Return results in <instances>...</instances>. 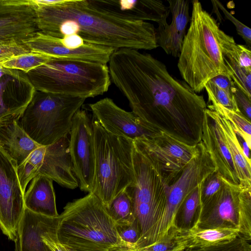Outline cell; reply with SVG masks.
Returning <instances> with one entry per match:
<instances>
[{
	"instance_id": "6da1fadb",
	"label": "cell",
	"mask_w": 251,
	"mask_h": 251,
	"mask_svg": "<svg viewBox=\"0 0 251 251\" xmlns=\"http://www.w3.org/2000/svg\"><path fill=\"white\" fill-rule=\"evenodd\" d=\"M108 63L111 81L148 126L189 145L201 141L204 99L170 74L165 64L129 48L115 50Z\"/></svg>"
},
{
	"instance_id": "7a4b0ae2",
	"label": "cell",
	"mask_w": 251,
	"mask_h": 251,
	"mask_svg": "<svg viewBox=\"0 0 251 251\" xmlns=\"http://www.w3.org/2000/svg\"><path fill=\"white\" fill-rule=\"evenodd\" d=\"M39 31L62 38L77 35L85 43L114 49L157 48L155 28L131 20L105 5L102 0H31Z\"/></svg>"
},
{
	"instance_id": "3957f363",
	"label": "cell",
	"mask_w": 251,
	"mask_h": 251,
	"mask_svg": "<svg viewBox=\"0 0 251 251\" xmlns=\"http://www.w3.org/2000/svg\"><path fill=\"white\" fill-rule=\"evenodd\" d=\"M57 238L75 251H137L121 240L106 208L92 193L64 207L59 215Z\"/></svg>"
},
{
	"instance_id": "277c9868",
	"label": "cell",
	"mask_w": 251,
	"mask_h": 251,
	"mask_svg": "<svg viewBox=\"0 0 251 251\" xmlns=\"http://www.w3.org/2000/svg\"><path fill=\"white\" fill-rule=\"evenodd\" d=\"M184 37L177 62L184 81L196 93L201 92L214 76L229 72L220 41L217 20L205 10L198 0L192 1V12Z\"/></svg>"
},
{
	"instance_id": "5b68a950",
	"label": "cell",
	"mask_w": 251,
	"mask_h": 251,
	"mask_svg": "<svg viewBox=\"0 0 251 251\" xmlns=\"http://www.w3.org/2000/svg\"><path fill=\"white\" fill-rule=\"evenodd\" d=\"M26 74L35 91L85 99L103 94L111 82L107 64L94 62L53 60Z\"/></svg>"
},
{
	"instance_id": "8992f818",
	"label": "cell",
	"mask_w": 251,
	"mask_h": 251,
	"mask_svg": "<svg viewBox=\"0 0 251 251\" xmlns=\"http://www.w3.org/2000/svg\"><path fill=\"white\" fill-rule=\"evenodd\" d=\"M95 184L93 193L108 208L134 180L133 141L106 131L94 118Z\"/></svg>"
},
{
	"instance_id": "52a82bcc",
	"label": "cell",
	"mask_w": 251,
	"mask_h": 251,
	"mask_svg": "<svg viewBox=\"0 0 251 251\" xmlns=\"http://www.w3.org/2000/svg\"><path fill=\"white\" fill-rule=\"evenodd\" d=\"M85 99L35 91L18 123L35 142L47 146L69 134Z\"/></svg>"
},
{
	"instance_id": "ba28073f",
	"label": "cell",
	"mask_w": 251,
	"mask_h": 251,
	"mask_svg": "<svg viewBox=\"0 0 251 251\" xmlns=\"http://www.w3.org/2000/svg\"><path fill=\"white\" fill-rule=\"evenodd\" d=\"M171 186L198 154L199 143L189 145L159 131L133 141Z\"/></svg>"
},
{
	"instance_id": "9c48e42d",
	"label": "cell",
	"mask_w": 251,
	"mask_h": 251,
	"mask_svg": "<svg viewBox=\"0 0 251 251\" xmlns=\"http://www.w3.org/2000/svg\"><path fill=\"white\" fill-rule=\"evenodd\" d=\"M70 151L81 190L93 193L95 184V146L93 120L86 111L75 114L69 132Z\"/></svg>"
},
{
	"instance_id": "30bf717a",
	"label": "cell",
	"mask_w": 251,
	"mask_h": 251,
	"mask_svg": "<svg viewBox=\"0 0 251 251\" xmlns=\"http://www.w3.org/2000/svg\"><path fill=\"white\" fill-rule=\"evenodd\" d=\"M17 166L0 147V229L15 241L25 209Z\"/></svg>"
},
{
	"instance_id": "8fae6325",
	"label": "cell",
	"mask_w": 251,
	"mask_h": 251,
	"mask_svg": "<svg viewBox=\"0 0 251 251\" xmlns=\"http://www.w3.org/2000/svg\"><path fill=\"white\" fill-rule=\"evenodd\" d=\"M88 106L94 118L109 133L132 141L158 132L148 126L132 111L118 106L110 98H105Z\"/></svg>"
},
{
	"instance_id": "7c38bea8",
	"label": "cell",
	"mask_w": 251,
	"mask_h": 251,
	"mask_svg": "<svg viewBox=\"0 0 251 251\" xmlns=\"http://www.w3.org/2000/svg\"><path fill=\"white\" fill-rule=\"evenodd\" d=\"M30 51L43 54L57 60H74L108 63L114 49L85 43L72 49L64 46L59 38L37 32L32 37L22 42Z\"/></svg>"
},
{
	"instance_id": "4fadbf2b",
	"label": "cell",
	"mask_w": 251,
	"mask_h": 251,
	"mask_svg": "<svg viewBox=\"0 0 251 251\" xmlns=\"http://www.w3.org/2000/svg\"><path fill=\"white\" fill-rule=\"evenodd\" d=\"M38 31L31 0H0V44L22 42Z\"/></svg>"
},
{
	"instance_id": "5bb4252c",
	"label": "cell",
	"mask_w": 251,
	"mask_h": 251,
	"mask_svg": "<svg viewBox=\"0 0 251 251\" xmlns=\"http://www.w3.org/2000/svg\"><path fill=\"white\" fill-rule=\"evenodd\" d=\"M251 187L233 184L224 179L221 190L206 204L200 207L201 214L207 218V228L237 226L238 212L241 201Z\"/></svg>"
},
{
	"instance_id": "9a60e30c",
	"label": "cell",
	"mask_w": 251,
	"mask_h": 251,
	"mask_svg": "<svg viewBox=\"0 0 251 251\" xmlns=\"http://www.w3.org/2000/svg\"><path fill=\"white\" fill-rule=\"evenodd\" d=\"M59 215L50 217L25 208L20 222L15 242V251H52L47 244L57 234Z\"/></svg>"
},
{
	"instance_id": "2e32d148",
	"label": "cell",
	"mask_w": 251,
	"mask_h": 251,
	"mask_svg": "<svg viewBox=\"0 0 251 251\" xmlns=\"http://www.w3.org/2000/svg\"><path fill=\"white\" fill-rule=\"evenodd\" d=\"M201 141L221 176L233 184H239L234 163L223 132L207 108L202 122Z\"/></svg>"
},
{
	"instance_id": "e0dca14e",
	"label": "cell",
	"mask_w": 251,
	"mask_h": 251,
	"mask_svg": "<svg viewBox=\"0 0 251 251\" xmlns=\"http://www.w3.org/2000/svg\"><path fill=\"white\" fill-rule=\"evenodd\" d=\"M38 174L43 175L67 188L74 189L78 186L74 171L68 135L46 146L43 163Z\"/></svg>"
},
{
	"instance_id": "ac0fdd59",
	"label": "cell",
	"mask_w": 251,
	"mask_h": 251,
	"mask_svg": "<svg viewBox=\"0 0 251 251\" xmlns=\"http://www.w3.org/2000/svg\"><path fill=\"white\" fill-rule=\"evenodd\" d=\"M237 226L200 227L197 224L190 229L180 231V237L187 250H202L230 243L239 236Z\"/></svg>"
},
{
	"instance_id": "d6986e66",
	"label": "cell",
	"mask_w": 251,
	"mask_h": 251,
	"mask_svg": "<svg viewBox=\"0 0 251 251\" xmlns=\"http://www.w3.org/2000/svg\"><path fill=\"white\" fill-rule=\"evenodd\" d=\"M40 145L14 120L0 125V147L17 167Z\"/></svg>"
},
{
	"instance_id": "ffe728a7",
	"label": "cell",
	"mask_w": 251,
	"mask_h": 251,
	"mask_svg": "<svg viewBox=\"0 0 251 251\" xmlns=\"http://www.w3.org/2000/svg\"><path fill=\"white\" fill-rule=\"evenodd\" d=\"M107 5L117 13L128 19L159 23L167 20L168 7L159 0H106Z\"/></svg>"
},
{
	"instance_id": "44dd1931",
	"label": "cell",
	"mask_w": 251,
	"mask_h": 251,
	"mask_svg": "<svg viewBox=\"0 0 251 251\" xmlns=\"http://www.w3.org/2000/svg\"><path fill=\"white\" fill-rule=\"evenodd\" d=\"M52 181L51 179L42 174L35 176L24 194L25 208L37 214L57 217L59 214Z\"/></svg>"
},
{
	"instance_id": "7402d4cb",
	"label": "cell",
	"mask_w": 251,
	"mask_h": 251,
	"mask_svg": "<svg viewBox=\"0 0 251 251\" xmlns=\"http://www.w3.org/2000/svg\"><path fill=\"white\" fill-rule=\"evenodd\" d=\"M208 109L218 123L225 138L236 170L239 183L251 187V165L245 158L236 134L230 122L220 112Z\"/></svg>"
},
{
	"instance_id": "603a6c76",
	"label": "cell",
	"mask_w": 251,
	"mask_h": 251,
	"mask_svg": "<svg viewBox=\"0 0 251 251\" xmlns=\"http://www.w3.org/2000/svg\"><path fill=\"white\" fill-rule=\"evenodd\" d=\"M158 25V27L155 28L158 47L162 48L168 54L179 57L184 36L169 25L167 20L159 23Z\"/></svg>"
},
{
	"instance_id": "cb8c5ba5",
	"label": "cell",
	"mask_w": 251,
	"mask_h": 251,
	"mask_svg": "<svg viewBox=\"0 0 251 251\" xmlns=\"http://www.w3.org/2000/svg\"><path fill=\"white\" fill-rule=\"evenodd\" d=\"M53 60H57L43 54L30 51L11 57L0 62V65L7 69L20 70L27 74Z\"/></svg>"
},
{
	"instance_id": "d4e9b609",
	"label": "cell",
	"mask_w": 251,
	"mask_h": 251,
	"mask_svg": "<svg viewBox=\"0 0 251 251\" xmlns=\"http://www.w3.org/2000/svg\"><path fill=\"white\" fill-rule=\"evenodd\" d=\"M45 151L46 146L38 147L17 167L18 177L24 194L28 182L39 174L43 163Z\"/></svg>"
},
{
	"instance_id": "484cf974",
	"label": "cell",
	"mask_w": 251,
	"mask_h": 251,
	"mask_svg": "<svg viewBox=\"0 0 251 251\" xmlns=\"http://www.w3.org/2000/svg\"><path fill=\"white\" fill-rule=\"evenodd\" d=\"M211 102L207 108L221 113L230 122L236 135L241 137L251 148V121L241 113L229 110L215 102Z\"/></svg>"
},
{
	"instance_id": "4316f807",
	"label": "cell",
	"mask_w": 251,
	"mask_h": 251,
	"mask_svg": "<svg viewBox=\"0 0 251 251\" xmlns=\"http://www.w3.org/2000/svg\"><path fill=\"white\" fill-rule=\"evenodd\" d=\"M107 210L116 225L129 224L135 220L130 199L125 190L112 201Z\"/></svg>"
},
{
	"instance_id": "83f0119b",
	"label": "cell",
	"mask_w": 251,
	"mask_h": 251,
	"mask_svg": "<svg viewBox=\"0 0 251 251\" xmlns=\"http://www.w3.org/2000/svg\"><path fill=\"white\" fill-rule=\"evenodd\" d=\"M222 53L229 75L234 83L251 100V70L241 67L229 55Z\"/></svg>"
},
{
	"instance_id": "f1b7e54d",
	"label": "cell",
	"mask_w": 251,
	"mask_h": 251,
	"mask_svg": "<svg viewBox=\"0 0 251 251\" xmlns=\"http://www.w3.org/2000/svg\"><path fill=\"white\" fill-rule=\"evenodd\" d=\"M168 2L170 13L172 14V22L170 25L184 36L191 18L189 15V2L184 0H168Z\"/></svg>"
},
{
	"instance_id": "f546056e",
	"label": "cell",
	"mask_w": 251,
	"mask_h": 251,
	"mask_svg": "<svg viewBox=\"0 0 251 251\" xmlns=\"http://www.w3.org/2000/svg\"><path fill=\"white\" fill-rule=\"evenodd\" d=\"M180 229L171 230L162 239L137 251H183L184 247L180 238Z\"/></svg>"
},
{
	"instance_id": "4dcf8cb0",
	"label": "cell",
	"mask_w": 251,
	"mask_h": 251,
	"mask_svg": "<svg viewBox=\"0 0 251 251\" xmlns=\"http://www.w3.org/2000/svg\"><path fill=\"white\" fill-rule=\"evenodd\" d=\"M223 183L224 178L216 170L207 176L201 184L199 206L209 201L221 190Z\"/></svg>"
},
{
	"instance_id": "1f68e13d",
	"label": "cell",
	"mask_w": 251,
	"mask_h": 251,
	"mask_svg": "<svg viewBox=\"0 0 251 251\" xmlns=\"http://www.w3.org/2000/svg\"><path fill=\"white\" fill-rule=\"evenodd\" d=\"M204 88L208 95L209 102H215L229 110L241 113L237 106L233 95L227 93L210 81L206 83Z\"/></svg>"
},
{
	"instance_id": "d6a6232c",
	"label": "cell",
	"mask_w": 251,
	"mask_h": 251,
	"mask_svg": "<svg viewBox=\"0 0 251 251\" xmlns=\"http://www.w3.org/2000/svg\"><path fill=\"white\" fill-rule=\"evenodd\" d=\"M251 189L248 190L242 198L238 212L237 227L240 233L251 238Z\"/></svg>"
},
{
	"instance_id": "836d02e7",
	"label": "cell",
	"mask_w": 251,
	"mask_h": 251,
	"mask_svg": "<svg viewBox=\"0 0 251 251\" xmlns=\"http://www.w3.org/2000/svg\"><path fill=\"white\" fill-rule=\"evenodd\" d=\"M201 183L185 198L181 207L183 208L184 222L189 225L200 205V194Z\"/></svg>"
},
{
	"instance_id": "e575fe53",
	"label": "cell",
	"mask_w": 251,
	"mask_h": 251,
	"mask_svg": "<svg viewBox=\"0 0 251 251\" xmlns=\"http://www.w3.org/2000/svg\"><path fill=\"white\" fill-rule=\"evenodd\" d=\"M118 233L121 240L128 246L136 248L140 236L137 220L125 225H116Z\"/></svg>"
},
{
	"instance_id": "d590c367",
	"label": "cell",
	"mask_w": 251,
	"mask_h": 251,
	"mask_svg": "<svg viewBox=\"0 0 251 251\" xmlns=\"http://www.w3.org/2000/svg\"><path fill=\"white\" fill-rule=\"evenodd\" d=\"M218 8L221 10L225 17L229 20L235 26L237 33L245 41L247 47L251 49V29L244 24L235 18L230 13H229L223 4L219 0H215Z\"/></svg>"
},
{
	"instance_id": "8d00e7d4",
	"label": "cell",
	"mask_w": 251,
	"mask_h": 251,
	"mask_svg": "<svg viewBox=\"0 0 251 251\" xmlns=\"http://www.w3.org/2000/svg\"><path fill=\"white\" fill-rule=\"evenodd\" d=\"M30 51V50L21 42L0 44V62L11 57Z\"/></svg>"
},
{
	"instance_id": "74e56055",
	"label": "cell",
	"mask_w": 251,
	"mask_h": 251,
	"mask_svg": "<svg viewBox=\"0 0 251 251\" xmlns=\"http://www.w3.org/2000/svg\"><path fill=\"white\" fill-rule=\"evenodd\" d=\"M231 91L239 110L251 121V100L235 84L231 89Z\"/></svg>"
},
{
	"instance_id": "f35d334b",
	"label": "cell",
	"mask_w": 251,
	"mask_h": 251,
	"mask_svg": "<svg viewBox=\"0 0 251 251\" xmlns=\"http://www.w3.org/2000/svg\"><path fill=\"white\" fill-rule=\"evenodd\" d=\"M209 81L227 93L233 95L231 89L234 85V83L229 74H222L217 75Z\"/></svg>"
},
{
	"instance_id": "ab89813d",
	"label": "cell",
	"mask_w": 251,
	"mask_h": 251,
	"mask_svg": "<svg viewBox=\"0 0 251 251\" xmlns=\"http://www.w3.org/2000/svg\"><path fill=\"white\" fill-rule=\"evenodd\" d=\"M235 241L227 244L218 247H212L202 250H187L184 251H236V250H234V247H232L233 246H234L233 244L234 243V242Z\"/></svg>"
},
{
	"instance_id": "60d3db41",
	"label": "cell",
	"mask_w": 251,
	"mask_h": 251,
	"mask_svg": "<svg viewBox=\"0 0 251 251\" xmlns=\"http://www.w3.org/2000/svg\"><path fill=\"white\" fill-rule=\"evenodd\" d=\"M48 244L52 251H68L67 248L58 241L57 236L50 239Z\"/></svg>"
},
{
	"instance_id": "b9f144b4",
	"label": "cell",
	"mask_w": 251,
	"mask_h": 251,
	"mask_svg": "<svg viewBox=\"0 0 251 251\" xmlns=\"http://www.w3.org/2000/svg\"><path fill=\"white\" fill-rule=\"evenodd\" d=\"M237 136L239 137V138H238L237 137L239 142H240V144L242 149L243 155L246 159L247 160V161H248V162L251 165V161L250 153V150L251 148H250L249 147L247 143L241 137H240L239 136Z\"/></svg>"
},
{
	"instance_id": "7bdbcfd3",
	"label": "cell",
	"mask_w": 251,
	"mask_h": 251,
	"mask_svg": "<svg viewBox=\"0 0 251 251\" xmlns=\"http://www.w3.org/2000/svg\"><path fill=\"white\" fill-rule=\"evenodd\" d=\"M67 251H74V250H72L70 249H68V248H67Z\"/></svg>"
}]
</instances>
